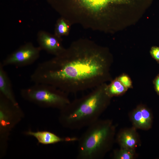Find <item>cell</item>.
I'll return each mask as SVG.
<instances>
[{"instance_id":"obj_3","label":"cell","mask_w":159,"mask_h":159,"mask_svg":"<svg viewBox=\"0 0 159 159\" xmlns=\"http://www.w3.org/2000/svg\"><path fill=\"white\" fill-rule=\"evenodd\" d=\"M105 83L88 94L74 99L60 110L59 121L65 128L78 130L87 127L96 121L106 109L111 98Z\"/></svg>"},{"instance_id":"obj_7","label":"cell","mask_w":159,"mask_h":159,"mask_svg":"<svg viewBox=\"0 0 159 159\" xmlns=\"http://www.w3.org/2000/svg\"><path fill=\"white\" fill-rule=\"evenodd\" d=\"M39 46H34L31 42L22 45L9 55L1 62L3 66L12 65L22 67L31 64L39 58L41 51Z\"/></svg>"},{"instance_id":"obj_14","label":"cell","mask_w":159,"mask_h":159,"mask_svg":"<svg viewBox=\"0 0 159 159\" xmlns=\"http://www.w3.org/2000/svg\"><path fill=\"white\" fill-rule=\"evenodd\" d=\"M136 156L135 150L120 148L114 151L113 158L115 159H133Z\"/></svg>"},{"instance_id":"obj_9","label":"cell","mask_w":159,"mask_h":159,"mask_svg":"<svg viewBox=\"0 0 159 159\" xmlns=\"http://www.w3.org/2000/svg\"><path fill=\"white\" fill-rule=\"evenodd\" d=\"M130 118L134 127L147 130L151 127L153 117L150 110L146 106L139 105L130 114Z\"/></svg>"},{"instance_id":"obj_13","label":"cell","mask_w":159,"mask_h":159,"mask_svg":"<svg viewBox=\"0 0 159 159\" xmlns=\"http://www.w3.org/2000/svg\"><path fill=\"white\" fill-rule=\"evenodd\" d=\"M127 89L116 78L106 87V92L111 98L114 96L122 95Z\"/></svg>"},{"instance_id":"obj_1","label":"cell","mask_w":159,"mask_h":159,"mask_svg":"<svg viewBox=\"0 0 159 159\" xmlns=\"http://www.w3.org/2000/svg\"><path fill=\"white\" fill-rule=\"evenodd\" d=\"M111 62L107 50L81 39L53 58L40 63L31 75L34 83L53 86L68 94L95 87L109 79Z\"/></svg>"},{"instance_id":"obj_11","label":"cell","mask_w":159,"mask_h":159,"mask_svg":"<svg viewBox=\"0 0 159 159\" xmlns=\"http://www.w3.org/2000/svg\"><path fill=\"white\" fill-rule=\"evenodd\" d=\"M24 134L34 137L39 143L43 145L54 144L64 141H72L78 139L75 138H61L53 133L47 131H33L29 130L24 132Z\"/></svg>"},{"instance_id":"obj_10","label":"cell","mask_w":159,"mask_h":159,"mask_svg":"<svg viewBox=\"0 0 159 159\" xmlns=\"http://www.w3.org/2000/svg\"><path fill=\"white\" fill-rule=\"evenodd\" d=\"M116 140L120 148L135 150L140 144L136 128L133 126L120 132Z\"/></svg>"},{"instance_id":"obj_18","label":"cell","mask_w":159,"mask_h":159,"mask_svg":"<svg viewBox=\"0 0 159 159\" xmlns=\"http://www.w3.org/2000/svg\"><path fill=\"white\" fill-rule=\"evenodd\" d=\"M153 84L155 91L157 94L159 95V74L154 79Z\"/></svg>"},{"instance_id":"obj_17","label":"cell","mask_w":159,"mask_h":159,"mask_svg":"<svg viewBox=\"0 0 159 159\" xmlns=\"http://www.w3.org/2000/svg\"><path fill=\"white\" fill-rule=\"evenodd\" d=\"M150 52L152 57L159 63V47H152L151 48Z\"/></svg>"},{"instance_id":"obj_8","label":"cell","mask_w":159,"mask_h":159,"mask_svg":"<svg viewBox=\"0 0 159 159\" xmlns=\"http://www.w3.org/2000/svg\"><path fill=\"white\" fill-rule=\"evenodd\" d=\"M37 37L39 47L41 50L54 56L61 53L65 48L62 46L61 38L54 34L41 31L38 32Z\"/></svg>"},{"instance_id":"obj_15","label":"cell","mask_w":159,"mask_h":159,"mask_svg":"<svg viewBox=\"0 0 159 159\" xmlns=\"http://www.w3.org/2000/svg\"><path fill=\"white\" fill-rule=\"evenodd\" d=\"M70 25L64 18L61 17L56 24L54 34L61 38L63 36L67 35L69 32Z\"/></svg>"},{"instance_id":"obj_16","label":"cell","mask_w":159,"mask_h":159,"mask_svg":"<svg viewBox=\"0 0 159 159\" xmlns=\"http://www.w3.org/2000/svg\"><path fill=\"white\" fill-rule=\"evenodd\" d=\"M117 78L127 89L132 87V81L127 75L122 74Z\"/></svg>"},{"instance_id":"obj_6","label":"cell","mask_w":159,"mask_h":159,"mask_svg":"<svg viewBox=\"0 0 159 159\" xmlns=\"http://www.w3.org/2000/svg\"><path fill=\"white\" fill-rule=\"evenodd\" d=\"M24 112L15 104L0 94V158L6 155L8 142L13 128L24 118Z\"/></svg>"},{"instance_id":"obj_5","label":"cell","mask_w":159,"mask_h":159,"mask_svg":"<svg viewBox=\"0 0 159 159\" xmlns=\"http://www.w3.org/2000/svg\"><path fill=\"white\" fill-rule=\"evenodd\" d=\"M20 94L25 100L39 106L59 110L70 102L68 94L53 86L45 84L35 83L32 86L22 89Z\"/></svg>"},{"instance_id":"obj_12","label":"cell","mask_w":159,"mask_h":159,"mask_svg":"<svg viewBox=\"0 0 159 159\" xmlns=\"http://www.w3.org/2000/svg\"><path fill=\"white\" fill-rule=\"evenodd\" d=\"M0 63V93L14 103L18 105L14 92L11 80Z\"/></svg>"},{"instance_id":"obj_4","label":"cell","mask_w":159,"mask_h":159,"mask_svg":"<svg viewBox=\"0 0 159 159\" xmlns=\"http://www.w3.org/2000/svg\"><path fill=\"white\" fill-rule=\"evenodd\" d=\"M87 127L77 140V158L101 159L112 146L115 127L112 120L99 119Z\"/></svg>"},{"instance_id":"obj_2","label":"cell","mask_w":159,"mask_h":159,"mask_svg":"<svg viewBox=\"0 0 159 159\" xmlns=\"http://www.w3.org/2000/svg\"><path fill=\"white\" fill-rule=\"evenodd\" d=\"M143 0H52L54 8L69 24L94 31L117 29L122 10L137 9Z\"/></svg>"}]
</instances>
